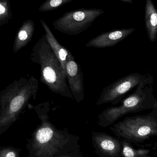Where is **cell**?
I'll use <instances>...</instances> for the list:
<instances>
[{"instance_id": "6da1fadb", "label": "cell", "mask_w": 157, "mask_h": 157, "mask_svg": "<svg viewBox=\"0 0 157 157\" xmlns=\"http://www.w3.org/2000/svg\"><path fill=\"white\" fill-rule=\"evenodd\" d=\"M30 59L40 66V80L52 92L73 99L66 80V74L59 59L47 41L45 35L32 49Z\"/></svg>"}, {"instance_id": "7a4b0ae2", "label": "cell", "mask_w": 157, "mask_h": 157, "mask_svg": "<svg viewBox=\"0 0 157 157\" xmlns=\"http://www.w3.org/2000/svg\"><path fill=\"white\" fill-rule=\"evenodd\" d=\"M38 80L34 76L16 79L0 93V128L11 125L31 99L37 98Z\"/></svg>"}, {"instance_id": "3957f363", "label": "cell", "mask_w": 157, "mask_h": 157, "mask_svg": "<svg viewBox=\"0 0 157 157\" xmlns=\"http://www.w3.org/2000/svg\"><path fill=\"white\" fill-rule=\"evenodd\" d=\"M153 83L154 78L149 75L139 83L133 93L121 101L120 106H111L104 109L98 117V125L108 127L128 113L157 109V101L152 86Z\"/></svg>"}, {"instance_id": "277c9868", "label": "cell", "mask_w": 157, "mask_h": 157, "mask_svg": "<svg viewBox=\"0 0 157 157\" xmlns=\"http://www.w3.org/2000/svg\"><path fill=\"white\" fill-rule=\"evenodd\" d=\"M41 116L42 124L34 135L33 147L38 157H53L63 152L67 155L79 149V137L66 131L58 130Z\"/></svg>"}, {"instance_id": "5b68a950", "label": "cell", "mask_w": 157, "mask_h": 157, "mask_svg": "<svg viewBox=\"0 0 157 157\" xmlns=\"http://www.w3.org/2000/svg\"><path fill=\"white\" fill-rule=\"evenodd\" d=\"M110 129L122 140L143 143L157 135V109L147 114L125 117L123 121L112 124Z\"/></svg>"}, {"instance_id": "8992f818", "label": "cell", "mask_w": 157, "mask_h": 157, "mask_svg": "<svg viewBox=\"0 0 157 157\" xmlns=\"http://www.w3.org/2000/svg\"><path fill=\"white\" fill-rule=\"evenodd\" d=\"M104 13L101 9H83L64 14L52 24L53 28L69 36H76L87 30Z\"/></svg>"}, {"instance_id": "52a82bcc", "label": "cell", "mask_w": 157, "mask_h": 157, "mask_svg": "<svg viewBox=\"0 0 157 157\" xmlns=\"http://www.w3.org/2000/svg\"><path fill=\"white\" fill-rule=\"evenodd\" d=\"M149 75L134 73L119 78L102 90L96 105L99 106L108 103L113 105L119 104L127 93L136 88Z\"/></svg>"}, {"instance_id": "ba28073f", "label": "cell", "mask_w": 157, "mask_h": 157, "mask_svg": "<svg viewBox=\"0 0 157 157\" xmlns=\"http://www.w3.org/2000/svg\"><path fill=\"white\" fill-rule=\"evenodd\" d=\"M92 144L100 157H122L121 140L102 132H92Z\"/></svg>"}, {"instance_id": "9c48e42d", "label": "cell", "mask_w": 157, "mask_h": 157, "mask_svg": "<svg viewBox=\"0 0 157 157\" xmlns=\"http://www.w3.org/2000/svg\"><path fill=\"white\" fill-rule=\"evenodd\" d=\"M65 74L71 94L77 102L80 103L84 99V74L81 66L76 61L75 57L66 63Z\"/></svg>"}, {"instance_id": "30bf717a", "label": "cell", "mask_w": 157, "mask_h": 157, "mask_svg": "<svg viewBox=\"0 0 157 157\" xmlns=\"http://www.w3.org/2000/svg\"><path fill=\"white\" fill-rule=\"evenodd\" d=\"M135 30V28L124 29L105 32L90 40L85 46L96 48L113 47L124 40Z\"/></svg>"}, {"instance_id": "8fae6325", "label": "cell", "mask_w": 157, "mask_h": 157, "mask_svg": "<svg viewBox=\"0 0 157 157\" xmlns=\"http://www.w3.org/2000/svg\"><path fill=\"white\" fill-rule=\"evenodd\" d=\"M40 21L41 25L45 32V35L47 41L59 59L63 69L65 72V64L66 63L69 59L74 57L67 49L58 42L47 24L42 19Z\"/></svg>"}, {"instance_id": "7c38bea8", "label": "cell", "mask_w": 157, "mask_h": 157, "mask_svg": "<svg viewBox=\"0 0 157 157\" xmlns=\"http://www.w3.org/2000/svg\"><path fill=\"white\" fill-rule=\"evenodd\" d=\"M35 31V23L32 20L24 21L18 31L13 46L14 53L21 49L31 41Z\"/></svg>"}, {"instance_id": "4fadbf2b", "label": "cell", "mask_w": 157, "mask_h": 157, "mask_svg": "<svg viewBox=\"0 0 157 157\" xmlns=\"http://www.w3.org/2000/svg\"><path fill=\"white\" fill-rule=\"evenodd\" d=\"M145 22L148 39L155 42L157 38V11L152 0H146Z\"/></svg>"}, {"instance_id": "5bb4252c", "label": "cell", "mask_w": 157, "mask_h": 157, "mask_svg": "<svg viewBox=\"0 0 157 157\" xmlns=\"http://www.w3.org/2000/svg\"><path fill=\"white\" fill-rule=\"evenodd\" d=\"M122 143V157H137L149 155V149H135L130 145L129 143L121 140Z\"/></svg>"}, {"instance_id": "9a60e30c", "label": "cell", "mask_w": 157, "mask_h": 157, "mask_svg": "<svg viewBox=\"0 0 157 157\" xmlns=\"http://www.w3.org/2000/svg\"><path fill=\"white\" fill-rule=\"evenodd\" d=\"M13 17L9 0H0V26L7 24Z\"/></svg>"}, {"instance_id": "2e32d148", "label": "cell", "mask_w": 157, "mask_h": 157, "mask_svg": "<svg viewBox=\"0 0 157 157\" xmlns=\"http://www.w3.org/2000/svg\"><path fill=\"white\" fill-rule=\"evenodd\" d=\"M74 0H47L39 8V12L52 11Z\"/></svg>"}, {"instance_id": "e0dca14e", "label": "cell", "mask_w": 157, "mask_h": 157, "mask_svg": "<svg viewBox=\"0 0 157 157\" xmlns=\"http://www.w3.org/2000/svg\"><path fill=\"white\" fill-rule=\"evenodd\" d=\"M0 157H18V155L15 150L5 148L0 151Z\"/></svg>"}, {"instance_id": "ac0fdd59", "label": "cell", "mask_w": 157, "mask_h": 157, "mask_svg": "<svg viewBox=\"0 0 157 157\" xmlns=\"http://www.w3.org/2000/svg\"><path fill=\"white\" fill-rule=\"evenodd\" d=\"M60 157H84L82 155L80 154L79 152V150H75L72 153H69V154H67V155H64Z\"/></svg>"}, {"instance_id": "d6986e66", "label": "cell", "mask_w": 157, "mask_h": 157, "mask_svg": "<svg viewBox=\"0 0 157 157\" xmlns=\"http://www.w3.org/2000/svg\"><path fill=\"white\" fill-rule=\"evenodd\" d=\"M120 1L127 3L131 4L133 3V0H120Z\"/></svg>"}, {"instance_id": "ffe728a7", "label": "cell", "mask_w": 157, "mask_h": 157, "mask_svg": "<svg viewBox=\"0 0 157 157\" xmlns=\"http://www.w3.org/2000/svg\"><path fill=\"white\" fill-rule=\"evenodd\" d=\"M137 157H151L150 155H147L141 156H139Z\"/></svg>"}]
</instances>
